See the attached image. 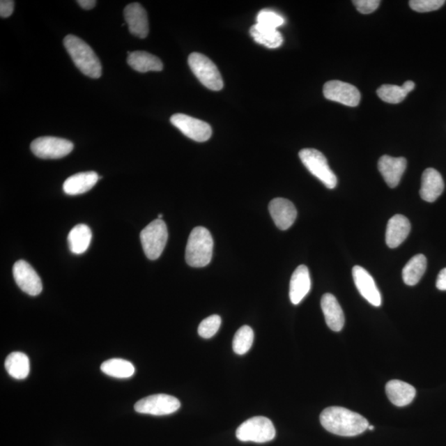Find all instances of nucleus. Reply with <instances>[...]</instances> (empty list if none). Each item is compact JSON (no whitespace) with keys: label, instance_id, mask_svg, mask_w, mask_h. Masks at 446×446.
Returning <instances> with one entry per match:
<instances>
[{"label":"nucleus","instance_id":"1","mask_svg":"<svg viewBox=\"0 0 446 446\" xmlns=\"http://www.w3.org/2000/svg\"><path fill=\"white\" fill-rule=\"evenodd\" d=\"M322 426L331 433L341 436L362 434L369 426L367 418L359 413L341 407H331L321 413Z\"/></svg>","mask_w":446,"mask_h":446},{"label":"nucleus","instance_id":"2","mask_svg":"<svg viewBox=\"0 0 446 446\" xmlns=\"http://www.w3.org/2000/svg\"><path fill=\"white\" fill-rule=\"evenodd\" d=\"M64 46L75 66L84 75L92 79H99L101 77V62L86 42L77 36L68 35L64 39Z\"/></svg>","mask_w":446,"mask_h":446},{"label":"nucleus","instance_id":"3","mask_svg":"<svg viewBox=\"0 0 446 446\" xmlns=\"http://www.w3.org/2000/svg\"><path fill=\"white\" fill-rule=\"evenodd\" d=\"M213 239L210 231L203 226H197L191 231L185 252L187 264L200 268L210 263L213 257Z\"/></svg>","mask_w":446,"mask_h":446},{"label":"nucleus","instance_id":"4","mask_svg":"<svg viewBox=\"0 0 446 446\" xmlns=\"http://www.w3.org/2000/svg\"><path fill=\"white\" fill-rule=\"evenodd\" d=\"M189 66L200 83L213 91H220L224 86L217 67L206 56L193 52L189 56Z\"/></svg>","mask_w":446,"mask_h":446},{"label":"nucleus","instance_id":"5","mask_svg":"<svg viewBox=\"0 0 446 446\" xmlns=\"http://www.w3.org/2000/svg\"><path fill=\"white\" fill-rule=\"evenodd\" d=\"M275 428L269 418L255 417L248 419L236 430V436L243 443H266L275 439Z\"/></svg>","mask_w":446,"mask_h":446},{"label":"nucleus","instance_id":"6","mask_svg":"<svg viewBox=\"0 0 446 446\" xmlns=\"http://www.w3.org/2000/svg\"><path fill=\"white\" fill-rule=\"evenodd\" d=\"M140 236L147 258L155 261L162 256L168 240L167 226L164 221L156 220L151 222L141 231Z\"/></svg>","mask_w":446,"mask_h":446},{"label":"nucleus","instance_id":"7","mask_svg":"<svg viewBox=\"0 0 446 446\" xmlns=\"http://www.w3.org/2000/svg\"><path fill=\"white\" fill-rule=\"evenodd\" d=\"M300 158L305 167L328 189L336 188L337 178L330 168L328 160L321 151L306 148L300 151Z\"/></svg>","mask_w":446,"mask_h":446},{"label":"nucleus","instance_id":"8","mask_svg":"<svg viewBox=\"0 0 446 446\" xmlns=\"http://www.w3.org/2000/svg\"><path fill=\"white\" fill-rule=\"evenodd\" d=\"M74 148L72 142L63 138L43 137L31 144L33 153L41 159H61L69 155Z\"/></svg>","mask_w":446,"mask_h":446},{"label":"nucleus","instance_id":"9","mask_svg":"<svg viewBox=\"0 0 446 446\" xmlns=\"http://www.w3.org/2000/svg\"><path fill=\"white\" fill-rule=\"evenodd\" d=\"M180 408V401L175 397L167 394L151 395L138 401L134 406L137 413L153 416L175 413Z\"/></svg>","mask_w":446,"mask_h":446},{"label":"nucleus","instance_id":"10","mask_svg":"<svg viewBox=\"0 0 446 446\" xmlns=\"http://www.w3.org/2000/svg\"><path fill=\"white\" fill-rule=\"evenodd\" d=\"M171 122L184 135L195 141H206L212 137L213 130L210 125L189 115L174 114L171 118Z\"/></svg>","mask_w":446,"mask_h":446},{"label":"nucleus","instance_id":"11","mask_svg":"<svg viewBox=\"0 0 446 446\" xmlns=\"http://www.w3.org/2000/svg\"><path fill=\"white\" fill-rule=\"evenodd\" d=\"M15 282L22 291L31 296H38L43 291V283L33 266L25 261H17L13 267Z\"/></svg>","mask_w":446,"mask_h":446},{"label":"nucleus","instance_id":"12","mask_svg":"<svg viewBox=\"0 0 446 446\" xmlns=\"http://www.w3.org/2000/svg\"><path fill=\"white\" fill-rule=\"evenodd\" d=\"M323 95L325 99L340 102L349 107L358 106L360 101V93L358 89L351 84L332 80L324 84Z\"/></svg>","mask_w":446,"mask_h":446},{"label":"nucleus","instance_id":"13","mask_svg":"<svg viewBox=\"0 0 446 446\" xmlns=\"http://www.w3.org/2000/svg\"><path fill=\"white\" fill-rule=\"evenodd\" d=\"M354 282L357 289L370 305L380 307L382 305L381 293L376 282L369 272L364 268L355 266L352 270Z\"/></svg>","mask_w":446,"mask_h":446},{"label":"nucleus","instance_id":"14","mask_svg":"<svg viewBox=\"0 0 446 446\" xmlns=\"http://www.w3.org/2000/svg\"><path fill=\"white\" fill-rule=\"evenodd\" d=\"M270 215L280 230H288L297 218V209L291 201L276 198L269 205Z\"/></svg>","mask_w":446,"mask_h":446},{"label":"nucleus","instance_id":"15","mask_svg":"<svg viewBox=\"0 0 446 446\" xmlns=\"http://www.w3.org/2000/svg\"><path fill=\"white\" fill-rule=\"evenodd\" d=\"M124 17L130 33L144 39L149 33L148 17L145 8L138 3L128 4L124 10Z\"/></svg>","mask_w":446,"mask_h":446},{"label":"nucleus","instance_id":"16","mask_svg":"<svg viewBox=\"0 0 446 446\" xmlns=\"http://www.w3.org/2000/svg\"><path fill=\"white\" fill-rule=\"evenodd\" d=\"M407 160L404 157H392L390 155H383L378 160V168L387 185L394 189L398 186L403 177Z\"/></svg>","mask_w":446,"mask_h":446},{"label":"nucleus","instance_id":"17","mask_svg":"<svg viewBox=\"0 0 446 446\" xmlns=\"http://www.w3.org/2000/svg\"><path fill=\"white\" fill-rule=\"evenodd\" d=\"M311 289V278L309 268L300 266L290 280L289 298L293 305H298L302 301Z\"/></svg>","mask_w":446,"mask_h":446},{"label":"nucleus","instance_id":"18","mask_svg":"<svg viewBox=\"0 0 446 446\" xmlns=\"http://www.w3.org/2000/svg\"><path fill=\"white\" fill-rule=\"evenodd\" d=\"M410 231H411V223L407 217L401 214H397L391 217L387 222L386 230V243L387 247L394 249L407 239Z\"/></svg>","mask_w":446,"mask_h":446},{"label":"nucleus","instance_id":"19","mask_svg":"<svg viewBox=\"0 0 446 446\" xmlns=\"http://www.w3.org/2000/svg\"><path fill=\"white\" fill-rule=\"evenodd\" d=\"M445 184L443 176L433 168H428L422 176L421 198L433 203L443 193Z\"/></svg>","mask_w":446,"mask_h":446},{"label":"nucleus","instance_id":"20","mask_svg":"<svg viewBox=\"0 0 446 446\" xmlns=\"http://www.w3.org/2000/svg\"><path fill=\"white\" fill-rule=\"evenodd\" d=\"M325 323L334 332H340L345 325L344 312L334 295L325 293L321 301Z\"/></svg>","mask_w":446,"mask_h":446},{"label":"nucleus","instance_id":"21","mask_svg":"<svg viewBox=\"0 0 446 446\" xmlns=\"http://www.w3.org/2000/svg\"><path fill=\"white\" fill-rule=\"evenodd\" d=\"M385 390L391 403L400 408L411 403L417 394L416 389L413 385L401 380L387 382Z\"/></svg>","mask_w":446,"mask_h":446},{"label":"nucleus","instance_id":"22","mask_svg":"<svg viewBox=\"0 0 446 446\" xmlns=\"http://www.w3.org/2000/svg\"><path fill=\"white\" fill-rule=\"evenodd\" d=\"M100 178L95 171L75 174L65 181L63 190L68 195L82 194L91 190Z\"/></svg>","mask_w":446,"mask_h":446},{"label":"nucleus","instance_id":"23","mask_svg":"<svg viewBox=\"0 0 446 446\" xmlns=\"http://www.w3.org/2000/svg\"><path fill=\"white\" fill-rule=\"evenodd\" d=\"M128 63L138 72L146 73L149 71H162V61L151 53L137 51L128 52Z\"/></svg>","mask_w":446,"mask_h":446},{"label":"nucleus","instance_id":"24","mask_svg":"<svg viewBox=\"0 0 446 446\" xmlns=\"http://www.w3.org/2000/svg\"><path fill=\"white\" fill-rule=\"evenodd\" d=\"M92 233L86 224H79L73 227L68 236L70 252L75 255H82L86 252L91 245Z\"/></svg>","mask_w":446,"mask_h":446},{"label":"nucleus","instance_id":"25","mask_svg":"<svg viewBox=\"0 0 446 446\" xmlns=\"http://www.w3.org/2000/svg\"><path fill=\"white\" fill-rule=\"evenodd\" d=\"M4 367L13 378L24 379L30 373V360L28 355L22 352H13L6 360Z\"/></svg>","mask_w":446,"mask_h":446},{"label":"nucleus","instance_id":"26","mask_svg":"<svg viewBox=\"0 0 446 446\" xmlns=\"http://www.w3.org/2000/svg\"><path fill=\"white\" fill-rule=\"evenodd\" d=\"M427 261L422 254L414 256L403 270V279L409 286H414L421 280L426 270Z\"/></svg>","mask_w":446,"mask_h":446},{"label":"nucleus","instance_id":"27","mask_svg":"<svg viewBox=\"0 0 446 446\" xmlns=\"http://www.w3.org/2000/svg\"><path fill=\"white\" fill-rule=\"evenodd\" d=\"M249 33L256 43L268 48H278L284 42L283 36L277 29H268L257 24L252 26Z\"/></svg>","mask_w":446,"mask_h":446},{"label":"nucleus","instance_id":"28","mask_svg":"<svg viewBox=\"0 0 446 446\" xmlns=\"http://www.w3.org/2000/svg\"><path fill=\"white\" fill-rule=\"evenodd\" d=\"M102 373L110 377L117 378H131L135 374L136 369L129 361L123 359H111L101 364Z\"/></svg>","mask_w":446,"mask_h":446},{"label":"nucleus","instance_id":"29","mask_svg":"<svg viewBox=\"0 0 446 446\" xmlns=\"http://www.w3.org/2000/svg\"><path fill=\"white\" fill-rule=\"evenodd\" d=\"M254 341V332L249 325H243L235 334L233 347L236 354L243 355L251 349Z\"/></svg>","mask_w":446,"mask_h":446},{"label":"nucleus","instance_id":"30","mask_svg":"<svg viewBox=\"0 0 446 446\" xmlns=\"http://www.w3.org/2000/svg\"><path fill=\"white\" fill-rule=\"evenodd\" d=\"M377 95L383 101L390 104H399L403 102L408 93L401 86L394 84H383L377 91Z\"/></svg>","mask_w":446,"mask_h":446},{"label":"nucleus","instance_id":"31","mask_svg":"<svg viewBox=\"0 0 446 446\" xmlns=\"http://www.w3.org/2000/svg\"><path fill=\"white\" fill-rule=\"evenodd\" d=\"M222 319L218 315H212L205 318L199 325L198 332L201 337L204 339L211 338L220 330Z\"/></svg>","mask_w":446,"mask_h":446},{"label":"nucleus","instance_id":"32","mask_svg":"<svg viewBox=\"0 0 446 446\" xmlns=\"http://www.w3.org/2000/svg\"><path fill=\"white\" fill-rule=\"evenodd\" d=\"M256 21L257 24L271 29H277L279 26L284 24V20L282 16L274 11L266 10H261L258 13Z\"/></svg>","mask_w":446,"mask_h":446},{"label":"nucleus","instance_id":"33","mask_svg":"<svg viewBox=\"0 0 446 446\" xmlns=\"http://www.w3.org/2000/svg\"><path fill=\"white\" fill-rule=\"evenodd\" d=\"M445 3V0H412L409 6L414 11L427 13L439 10Z\"/></svg>","mask_w":446,"mask_h":446},{"label":"nucleus","instance_id":"34","mask_svg":"<svg viewBox=\"0 0 446 446\" xmlns=\"http://www.w3.org/2000/svg\"><path fill=\"white\" fill-rule=\"evenodd\" d=\"M380 3L379 0H355L353 1L357 10L363 15H369L376 11Z\"/></svg>","mask_w":446,"mask_h":446},{"label":"nucleus","instance_id":"35","mask_svg":"<svg viewBox=\"0 0 446 446\" xmlns=\"http://www.w3.org/2000/svg\"><path fill=\"white\" fill-rule=\"evenodd\" d=\"M15 8V1L12 0H1L0 2V16L1 17H8L12 15Z\"/></svg>","mask_w":446,"mask_h":446},{"label":"nucleus","instance_id":"36","mask_svg":"<svg viewBox=\"0 0 446 446\" xmlns=\"http://www.w3.org/2000/svg\"><path fill=\"white\" fill-rule=\"evenodd\" d=\"M436 288L441 291L446 290V268L441 270L436 279Z\"/></svg>","mask_w":446,"mask_h":446},{"label":"nucleus","instance_id":"37","mask_svg":"<svg viewBox=\"0 0 446 446\" xmlns=\"http://www.w3.org/2000/svg\"><path fill=\"white\" fill-rule=\"evenodd\" d=\"M77 3L84 10H91L95 7L97 2L95 0H78Z\"/></svg>","mask_w":446,"mask_h":446},{"label":"nucleus","instance_id":"38","mask_svg":"<svg viewBox=\"0 0 446 446\" xmlns=\"http://www.w3.org/2000/svg\"><path fill=\"white\" fill-rule=\"evenodd\" d=\"M401 87H403L405 92L408 95L410 92L413 91L415 88V83L413 82H406Z\"/></svg>","mask_w":446,"mask_h":446},{"label":"nucleus","instance_id":"39","mask_svg":"<svg viewBox=\"0 0 446 446\" xmlns=\"http://www.w3.org/2000/svg\"><path fill=\"white\" fill-rule=\"evenodd\" d=\"M368 429H369V431H374V426H370V425H369V427H368Z\"/></svg>","mask_w":446,"mask_h":446}]
</instances>
